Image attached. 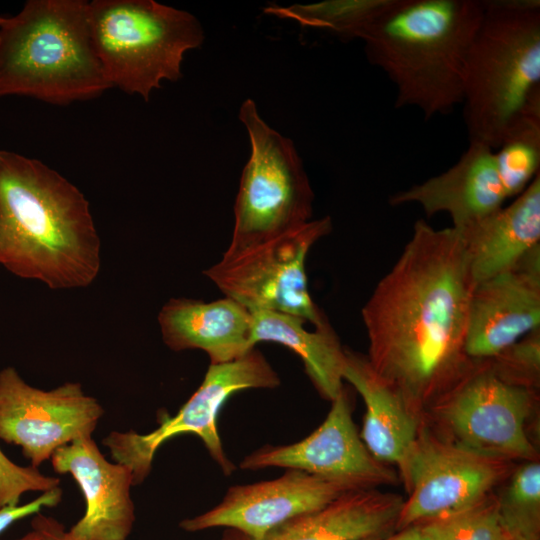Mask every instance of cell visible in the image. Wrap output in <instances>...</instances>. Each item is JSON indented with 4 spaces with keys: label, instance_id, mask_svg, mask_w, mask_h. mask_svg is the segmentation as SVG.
Wrapping results in <instances>:
<instances>
[{
    "label": "cell",
    "instance_id": "1",
    "mask_svg": "<svg viewBox=\"0 0 540 540\" xmlns=\"http://www.w3.org/2000/svg\"><path fill=\"white\" fill-rule=\"evenodd\" d=\"M474 286L459 232L420 219L362 308L370 366L422 423L479 363L465 352Z\"/></svg>",
    "mask_w": 540,
    "mask_h": 540
},
{
    "label": "cell",
    "instance_id": "2",
    "mask_svg": "<svg viewBox=\"0 0 540 540\" xmlns=\"http://www.w3.org/2000/svg\"><path fill=\"white\" fill-rule=\"evenodd\" d=\"M101 240L89 201L38 159L0 149V264L52 290L91 285Z\"/></svg>",
    "mask_w": 540,
    "mask_h": 540
},
{
    "label": "cell",
    "instance_id": "3",
    "mask_svg": "<svg viewBox=\"0 0 540 540\" xmlns=\"http://www.w3.org/2000/svg\"><path fill=\"white\" fill-rule=\"evenodd\" d=\"M484 11L479 0H396L362 41L396 89L395 107L425 119L461 105L467 53Z\"/></svg>",
    "mask_w": 540,
    "mask_h": 540
},
{
    "label": "cell",
    "instance_id": "4",
    "mask_svg": "<svg viewBox=\"0 0 540 540\" xmlns=\"http://www.w3.org/2000/svg\"><path fill=\"white\" fill-rule=\"evenodd\" d=\"M463 77L469 142L497 149L526 114L540 111V1L486 0Z\"/></svg>",
    "mask_w": 540,
    "mask_h": 540
},
{
    "label": "cell",
    "instance_id": "5",
    "mask_svg": "<svg viewBox=\"0 0 540 540\" xmlns=\"http://www.w3.org/2000/svg\"><path fill=\"white\" fill-rule=\"evenodd\" d=\"M86 0H28L0 25V97L56 105L111 88L95 53Z\"/></svg>",
    "mask_w": 540,
    "mask_h": 540
},
{
    "label": "cell",
    "instance_id": "6",
    "mask_svg": "<svg viewBox=\"0 0 540 540\" xmlns=\"http://www.w3.org/2000/svg\"><path fill=\"white\" fill-rule=\"evenodd\" d=\"M88 22L110 87L144 101L162 81L179 80L185 54L204 41L194 15L153 0L89 1Z\"/></svg>",
    "mask_w": 540,
    "mask_h": 540
},
{
    "label": "cell",
    "instance_id": "7",
    "mask_svg": "<svg viewBox=\"0 0 540 540\" xmlns=\"http://www.w3.org/2000/svg\"><path fill=\"white\" fill-rule=\"evenodd\" d=\"M238 118L249 134L251 155L242 172L226 250L298 229L313 213L314 193L293 141L271 128L251 99L241 104Z\"/></svg>",
    "mask_w": 540,
    "mask_h": 540
},
{
    "label": "cell",
    "instance_id": "8",
    "mask_svg": "<svg viewBox=\"0 0 540 540\" xmlns=\"http://www.w3.org/2000/svg\"><path fill=\"white\" fill-rule=\"evenodd\" d=\"M332 230L326 216L281 236L237 250H226L204 271L225 297L250 311H275L320 325L326 316L314 303L307 282L306 258Z\"/></svg>",
    "mask_w": 540,
    "mask_h": 540
},
{
    "label": "cell",
    "instance_id": "9",
    "mask_svg": "<svg viewBox=\"0 0 540 540\" xmlns=\"http://www.w3.org/2000/svg\"><path fill=\"white\" fill-rule=\"evenodd\" d=\"M536 390L503 382L480 361L476 368L427 412L440 437L474 452L514 462L537 460L527 422Z\"/></svg>",
    "mask_w": 540,
    "mask_h": 540
},
{
    "label": "cell",
    "instance_id": "10",
    "mask_svg": "<svg viewBox=\"0 0 540 540\" xmlns=\"http://www.w3.org/2000/svg\"><path fill=\"white\" fill-rule=\"evenodd\" d=\"M280 378L264 355L252 349L245 356L222 364H210L205 377L187 402L173 417H165L153 431H112L103 444L114 462L132 473L134 486L149 475L157 450L169 439L186 433L198 436L225 474L234 470L226 457L217 429V416L234 393L256 388H275Z\"/></svg>",
    "mask_w": 540,
    "mask_h": 540
},
{
    "label": "cell",
    "instance_id": "11",
    "mask_svg": "<svg viewBox=\"0 0 540 540\" xmlns=\"http://www.w3.org/2000/svg\"><path fill=\"white\" fill-rule=\"evenodd\" d=\"M398 468L408 498L403 501L396 530L479 502L506 480L514 465L446 440L422 423Z\"/></svg>",
    "mask_w": 540,
    "mask_h": 540
},
{
    "label": "cell",
    "instance_id": "12",
    "mask_svg": "<svg viewBox=\"0 0 540 540\" xmlns=\"http://www.w3.org/2000/svg\"><path fill=\"white\" fill-rule=\"evenodd\" d=\"M104 410L80 383L50 390L28 384L14 367L0 371V439L39 467L72 441L92 436Z\"/></svg>",
    "mask_w": 540,
    "mask_h": 540
},
{
    "label": "cell",
    "instance_id": "13",
    "mask_svg": "<svg viewBox=\"0 0 540 540\" xmlns=\"http://www.w3.org/2000/svg\"><path fill=\"white\" fill-rule=\"evenodd\" d=\"M240 467L297 469L355 490L394 484L399 479L389 465L371 455L361 440L345 388L332 401L325 420L309 436L290 445L264 446L246 456Z\"/></svg>",
    "mask_w": 540,
    "mask_h": 540
},
{
    "label": "cell",
    "instance_id": "14",
    "mask_svg": "<svg viewBox=\"0 0 540 540\" xmlns=\"http://www.w3.org/2000/svg\"><path fill=\"white\" fill-rule=\"evenodd\" d=\"M351 490L355 489L344 483L288 469L273 480L230 487L218 505L183 520L180 527L189 532L229 527L249 540H260L289 519L320 509Z\"/></svg>",
    "mask_w": 540,
    "mask_h": 540
},
{
    "label": "cell",
    "instance_id": "15",
    "mask_svg": "<svg viewBox=\"0 0 540 540\" xmlns=\"http://www.w3.org/2000/svg\"><path fill=\"white\" fill-rule=\"evenodd\" d=\"M538 328L540 250L516 267L474 286L465 352L473 361H486Z\"/></svg>",
    "mask_w": 540,
    "mask_h": 540
},
{
    "label": "cell",
    "instance_id": "16",
    "mask_svg": "<svg viewBox=\"0 0 540 540\" xmlns=\"http://www.w3.org/2000/svg\"><path fill=\"white\" fill-rule=\"evenodd\" d=\"M50 461L55 472L73 477L85 500L84 515L65 532L66 539L127 540L135 522L129 468L108 461L92 436L60 447Z\"/></svg>",
    "mask_w": 540,
    "mask_h": 540
},
{
    "label": "cell",
    "instance_id": "17",
    "mask_svg": "<svg viewBox=\"0 0 540 540\" xmlns=\"http://www.w3.org/2000/svg\"><path fill=\"white\" fill-rule=\"evenodd\" d=\"M509 199L496 149L469 142L459 160L445 172L393 194L389 203H416L427 216H451L460 229L493 213Z\"/></svg>",
    "mask_w": 540,
    "mask_h": 540
},
{
    "label": "cell",
    "instance_id": "18",
    "mask_svg": "<svg viewBox=\"0 0 540 540\" xmlns=\"http://www.w3.org/2000/svg\"><path fill=\"white\" fill-rule=\"evenodd\" d=\"M157 320L169 349L202 350L210 364L237 360L255 348L252 312L228 297L210 302L171 298L162 306Z\"/></svg>",
    "mask_w": 540,
    "mask_h": 540
},
{
    "label": "cell",
    "instance_id": "19",
    "mask_svg": "<svg viewBox=\"0 0 540 540\" xmlns=\"http://www.w3.org/2000/svg\"><path fill=\"white\" fill-rule=\"evenodd\" d=\"M455 229L475 285L516 267L540 250V173L511 204Z\"/></svg>",
    "mask_w": 540,
    "mask_h": 540
},
{
    "label": "cell",
    "instance_id": "20",
    "mask_svg": "<svg viewBox=\"0 0 540 540\" xmlns=\"http://www.w3.org/2000/svg\"><path fill=\"white\" fill-rule=\"evenodd\" d=\"M403 501L377 488L351 490L289 519L260 540H358L388 534L396 530Z\"/></svg>",
    "mask_w": 540,
    "mask_h": 540
},
{
    "label": "cell",
    "instance_id": "21",
    "mask_svg": "<svg viewBox=\"0 0 540 540\" xmlns=\"http://www.w3.org/2000/svg\"><path fill=\"white\" fill-rule=\"evenodd\" d=\"M344 380L361 395L366 412L360 438L371 455L399 465L415 441L422 422L400 396L372 369L366 355L346 349Z\"/></svg>",
    "mask_w": 540,
    "mask_h": 540
},
{
    "label": "cell",
    "instance_id": "22",
    "mask_svg": "<svg viewBox=\"0 0 540 540\" xmlns=\"http://www.w3.org/2000/svg\"><path fill=\"white\" fill-rule=\"evenodd\" d=\"M253 315L252 341L275 342L295 352L303 361L305 371L319 394L333 401L343 390L346 349L325 320L308 331L300 317L275 312L251 311Z\"/></svg>",
    "mask_w": 540,
    "mask_h": 540
},
{
    "label": "cell",
    "instance_id": "23",
    "mask_svg": "<svg viewBox=\"0 0 540 540\" xmlns=\"http://www.w3.org/2000/svg\"><path fill=\"white\" fill-rule=\"evenodd\" d=\"M396 0H326L312 4L269 6L264 13L324 30L342 40L363 39Z\"/></svg>",
    "mask_w": 540,
    "mask_h": 540
},
{
    "label": "cell",
    "instance_id": "24",
    "mask_svg": "<svg viewBox=\"0 0 540 540\" xmlns=\"http://www.w3.org/2000/svg\"><path fill=\"white\" fill-rule=\"evenodd\" d=\"M496 495L499 513L511 535L538 540L540 529V463L524 461Z\"/></svg>",
    "mask_w": 540,
    "mask_h": 540
},
{
    "label": "cell",
    "instance_id": "25",
    "mask_svg": "<svg viewBox=\"0 0 540 540\" xmlns=\"http://www.w3.org/2000/svg\"><path fill=\"white\" fill-rule=\"evenodd\" d=\"M418 526L425 540H508L512 536L499 513L494 493L469 507Z\"/></svg>",
    "mask_w": 540,
    "mask_h": 540
},
{
    "label": "cell",
    "instance_id": "26",
    "mask_svg": "<svg viewBox=\"0 0 540 540\" xmlns=\"http://www.w3.org/2000/svg\"><path fill=\"white\" fill-rule=\"evenodd\" d=\"M486 362L503 382L537 391L540 383V328Z\"/></svg>",
    "mask_w": 540,
    "mask_h": 540
},
{
    "label": "cell",
    "instance_id": "27",
    "mask_svg": "<svg viewBox=\"0 0 540 540\" xmlns=\"http://www.w3.org/2000/svg\"><path fill=\"white\" fill-rule=\"evenodd\" d=\"M60 486V480L42 474L37 467L20 466L0 449V509L19 505L26 492H47Z\"/></svg>",
    "mask_w": 540,
    "mask_h": 540
},
{
    "label": "cell",
    "instance_id": "28",
    "mask_svg": "<svg viewBox=\"0 0 540 540\" xmlns=\"http://www.w3.org/2000/svg\"><path fill=\"white\" fill-rule=\"evenodd\" d=\"M62 498V490L59 487L42 493L36 499L24 505L7 506L0 509V533L5 531L14 522L27 516L38 514L42 508H50L58 505Z\"/></svg>",
    "mask_w": 540,
    "mask_h": 540
},
{
    "label": "cell",
    "instance_id": "29",
    "mask_svg": "<svg viewBox=\"0 0 540 540\" xmlns=\"http://www.w3.org/2000/svg\"><path fill=\"white\" fill-rule=\"evenodd\" d=\"M63 532V526L55 519L38 514L32 521V530L17 540H56Z\"/></svg>",
    "mask_w": 540,
    "mask_h": 540
},
{
    "label": "cell",
    "instance_id": "30",
    "mask_svg": "<svg viewBox=\"0 0 540 540\" xmlns=\"http://www.w3.org/2000/svg\"><path fill=\"white\" fill-rule=\"evenodd\" d=\"M358 540H425L418 525L395 530L391 533Z\"/></svg>",
    "mask_w": 540,
    "mask_h": 540
},
{
    "label": "cell",
    "instance_id": "31",
    "mask_svg": "<svg viewBox=\"0 0 540 540\" xmlns=\"http://www.w3.org/2000/svg\"><path fill=\"white\" fill-rule=\"evenodd\" d=\"M508 540H529V539L519 536V535H513Z\"/></svg>",
    "mask_w": 540,
    "mask_h": 540
},
{
    "label": "cell",
    "instance_id": "32",
    "mask_svg": "<svg viewBox=\"0 0 540 540\" xmlns=\"http://www.w3.org/2000/svg\"><path fill=\"white\" fill-rule=\"evenodd\" d=\"M56 540H67L65 537V531Z\"/></svg>",
    "mask_w": 540,
    "mask_h": 540
},
{
    "label": "cell",
    "instance_id": "33",
    "mask_svg": "<svg viewBox=\"0 0 540 540\" xmlns=\"http://www.w3.org/2000/svg\"><path fill=\"white\" fill-rule=\"evenodd\" d=\"M3 20H4V17L0 16V25L2 24Z\"/></svg>",
    "mask_w": 540,
    "mask_h": 540
}]
</instances>
